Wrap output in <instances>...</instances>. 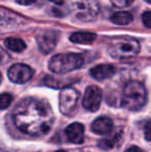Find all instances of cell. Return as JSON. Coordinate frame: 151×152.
Here are the masks:
<instances>
[{"instance_id":"6da1fadb","label":"cell","mask_w":151,"mask_h":152,"mask_svg":"<svg viewBox=\"0 0 151 152\" xmlns=\"http://www.w3.org/2000/svg\"><path fill=\"white\" fill-rule=\"evenodd\" d=\"M54 113L44 100L35 97L22 99L12 112V120L20 132L29 136H44L54 124Z\"/></svg>"},{"instance_id":"7a4b0ae2","label":"cell","mask_w":151,"mask_h":152,"mask_svg":"<svg viewBox=\"0 0 151 152\" xmlns=\"http://www.w3.org/2000/svg\"><path fill=\"white\" fill-rule=\"evenodd\" d=\"M147 102V92L143 84L137 81H131L124 86L121 99V106L131 111L142 109Z\"/></svg>"},{"instance_id":"3957f363","label":"cell","mask_w":151,"mask_h":152,"mask_svg":"<svg viewBox=\"0 0 151 152\" xmlns=\"http://www.w3.org/2000/svg\"><path fill=\"white\" fill-rule=\"evenodd\" d=\"M84 65V58L82 55L75 53L57 54L51 58L49 62V68L55 74L63 75L74 72Z\"/></svg>"},{"instance_id":"277c9868","label":"cell","mask_w":151,"mask_h":152,"mask_svg":"<svg viewBox=\"0 0 151 152\" xmlns=\"http://www.w3.org/2000/svg\"><path fill=\"white\" fill-rule=\"evenodd\" d=\"M140 42L131 37L116 38L108 46V53L113 58L124 60L137 56L140 52Z\"/></svg>"},{"instance_id":"5b68a950","label":"cell","mask_w":151,"mask_h":152,"mask_svg":"<svg viewBox=\"0 0 151 152\" xmlns=\"http://www.w3.org/2000/svg\"><path fill=\"white\" fill-rule=\"evenodd\" d=\"M76 17L81 21L90 22L99 14V3L97 0H76L73 4Z\"/></svg>"},{"instance_id":"8992f818","label":"cell","mask_w":151,"mask_h":152,"mask_svg":"<svg viewBox=\"0 0 151 152\" xmlns=\"http://www.w3.org/2000/svg\"><path fill=\"white\" fill-rule=\"evenodd\" d=\"M79 92L73 88H64L59 96V108L63 115H71L77 109L79 102Z\"/></svg>"},{"instance_id":"52a82bcc","label":"cell","mask_w":151,"mask_h":152,"mask_svg":"<svg viewBox=\"0 0 151 152\" xmlns=\"http://www.w3.org/2000/svg\"><path fill=\"white\" fill-rule=\"evenodd\" d=\"M33 70L30 66L23 63L12 65L7 70L8 79L16 84H25L33 77Z\"/></svg>"},{"instance_id":"ba28073f","label":"cell","mask_w":151,"mask_h":152,"mask_svg":"<svg viewBox=\"0 0 151 152\" xmlns=\"http://www.w3.org/2000/svg\"><path fill=\"white\" fill-rule=\"evenodd\" d=\"M103 92L97 86H89L85 90L82 104L86 110L91 112H96L101 106Z\"/></svg>"},{"instance_id":"9c48e42d","label":"cell","mask_w":151,"mask_h":152,"mask_svg":"<svg viewBox=\"0 0 151 152\" xmlns=\"http://www.w3.org/2000/svg\"><path fill=\"white\" fill-rule=\"evenodd\" d=\"M58 39V33L54 30L40 31L36 36V42L40 52L49 54L54 50Z\"/></svg>"},{"instance_id":"30bf717a","label":"cell","mask_w":151,"mask_h":152,"mask_svg":"<svg viewBox=\"0 0 151 152\" xmlns=\"http://www.w3.org/2000/svg\"><path fill=\"white\" fill-rule=\"evenodd\" d=\"M65 136L73 144H81L84 141V125L78 122L69 124L65 129Z\"/></svg>"},{"instance_id":"8fae6325","label":"cell","mask_w":151,"mask_h":152,"mask_svg":"<svg viewBox=\"0 0 151 152\" xmlns=\"http://www.w3.org/2000/svg\"><path fill=\"white\" fill-rule=\"evenodd\" d=\"M115 72H116V68L111 64H101V65H96L90 69L91 77L98 81L112 78Z\"/></svg>"},{"instance_id":"7c38bea8","label":"cell","mask_w":151,"mask_h":152,"mask_svg":"<svg viewBox=\"0 0 151 152\" xmlns=\"http://www.w3.org/2000/svg\"><path fill=\"white\" fill-rule=\"evenodd\" d=\"M113 121L109 117H99L93 121L91 129L97 134H109L113 129Z\"/></svg>"},{"instance_id":"4fadbf2b","label":"cell","mask_w":151,"mask_h":152,"mask_svg":"<svg viewBox=\"0 0 151 152\" xmlns=\"http://www.w3.org/2000/svg\"><path fill=\"white\" fill-rule=\"evenodd\" d=\"M96 38V34L91 33V32H76L73 33L69 37L71 42H75V44H91L93 42Z\"/></svg>"},{"instance_id":"5bb4252c","label":"cell","mask_w":151,"mask_h":152,"mask_svg":"<svg viewBox=\"0 0 151 152\" xmlns=\"http://www.w3.org/2000/svg\"><path fill=\"white\" fill-rule=\"evenodd\" d=\"M133 17L129 12H117L112 15L111 21L116 25L119 26H124L128 25L133 21Z\"/></svg>"},{"instance_id":"9a60e30c","label":"cell","mask_w":151,"mask_h":152,"mask_svg":"<svg viewBox=\"0 0 151 152\" xmlns=\"http://www.w3.org/2000/svg\"><path fill=\"white\" fill-rule=\"evenodd\" d=\"M4 45L8 50L16 53L23 52L26 49V44L21 38L17 37H7L4 40Z\"/></svg>"},{"instance_id":"2e32d148","label":"cell","mask_w":151,"mask_h":152,"mask_svg":"<svg viewBox=\"0 0 151 152\" xmlns=\"http://www.w3.org/2000/svg\"><path fill=\"white\" fill-rule=\"evenodd\" d=\"M119 134H116L114 137H110V138H106L104 140H101L99 142L98 146L101 147V149H111L116 145L117 143V139H118Z\"/></svg>"},{"instance_id":"e0dca14e","label":"cell","mask_w":151,"mask_h":152,"mask_svg":"<svg viewBox=\"0 0 151 152\" xmlns=\"http://www.w3.org/2000/svg\"><path fill=\"white\" fill-rule=\"evenodd\" d=\"M1 110H5L6 108L9 107V104L12 102V96L8 93H2L1 94Z\"/></svg>"},{"instance_id":"ac0fdd59","label":"cell","mask_w":151,"mask_h":152,"mask_svg":"<svg viewBox=\"0 0 151 152\" xmlns=\"http://www.w3.org/2000/svg\"><path fill=\"white\" fill-rule=\"evenodd\" d=\"M133 1H135V0H111L112 4L118 8L127 7V6L131 5Z\"/></svg>"},{"instance_id":"d6986e66","label":"cell","mask_w":151,"mask_h":152,"mask_svg":"<svg viewBox=\"0 0 151 152\" xmlns=\"http://www.w3.org/2000/svg\"><path fill=\"white\" fill-rule=\"evenodd\" d=\"M142 22L147 28H151V12H144L142 15Z\"/></svg>"},{"instance_id":"ffe728a7","label":"cell","mask_w":151,"mask_h":152,"mask_svg":"<svg viewBox=\"0 0 151 152\" xmlns=\"http://www.w3.org/2000/svg\"><path fill=\"white\" fill-rule=\"evenodd\" d=\"M145 138L147 141H150L151 142V120L148 121L146 123V126H145Z\"/></svg>"},{"instance_id":"44dd1931","label":"cell","mask_w":151,"mask_h":152,"mask_svg":"<svg viewBox=\"0 0 151 152\" xmlns=\"http://www.w3.org/2000/svg\"><path fill=\"white\" fill-rule=\"evenodd\" d=\"M50 2H52L53 4H55V7H59L61 8L62 7L63 4L66 2V0H49Z\"/></svg>"},{"instance_id":"7402d4cb","label":"cell","mask_w":151,"mask_h":152,"mask_svg":"<svg viewBox=\"0 0 151 152\" xmlns=\"http://www.w3.org/2000/svg\"><path fill=\"white\" fill-rule=\"evenodd\" d=\"M19 4H22V5H30V4L34 3L36 0H16Z\"/></svg>"},{"instance_id":"603a6c76","label":"cell","mask_w":151,"mask_h":152,"mask_svg":"<svg viewBox=\"0 0 151 152\" xmlns=\"http://www.w3.org/2000/svg\"><path fill=\"white\" fill-rule=\"evenodd\" d=\"M125 152H143L141 150V149L139 148V147H137V146H133V147H131V148H128Z\"/></svg>"},{"instance_id":"cb8c5ba5","label":"cell","mask_w":151,"mask_h":152,"mask_svg":"<svg viewBox=\"0 0 151 152\" xmlns=\"http://www.w3.org/2000/svg\"><path fill=\"white\" fill-rule=\"evenodd\" d=\"M56 152H66L65 150H58V151H56Z\"/></svg>"},{"instance_id":"d4e9b609","label":"cell","mask_w":151,"mask_h":152,"mask_svg":"<svg viewBox=\"0 0 151 152\" xmlns=\"http://www.w3.org/2000/svg\"><path fill=\"white\" fill-rule=\"evenodd\" d=\"M146 2H148V3H151V0H145Z\"/></svg>"}]
</instances>
